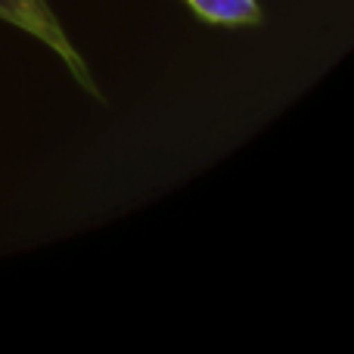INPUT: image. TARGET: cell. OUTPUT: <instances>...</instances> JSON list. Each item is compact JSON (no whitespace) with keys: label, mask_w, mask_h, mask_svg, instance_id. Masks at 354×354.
Masks as SVG:
<instances>
[{"label":"cell","mask_w":354,"mask_h":354,"mask_svg":"<svg viewBox=\"0 0 354 354\" xmlns=\"http://www.w3.org/2000/svg\"><path fill=\"white\" fill-rule=\"evenodd\" d=\"M0 19L16 28H22L25 35L37 37L41 44H47L68 68L72 75L87 87L91 93H100L97 84H93V75L87 68L84 56L75 50V44L68 41V35L62 31V22L56 19V12L50 10L47 0H0Z\"/></svg>","instance_id":"6da1fadb"},{"label":"cell","mask_w":354,"mask_h":354,"mask_svg":"<svg viewBox=\"0 0 354 354\" xmlns=\"http://www.w3.org/2000/svg\"><path fill=\"white\" fill-rule=\"evenodd\" d=\"M199 19L212 25H258L261 3L258 0H183Z\"/></svg>","instance_id":"7a4b0ae2"}]
</instances>
